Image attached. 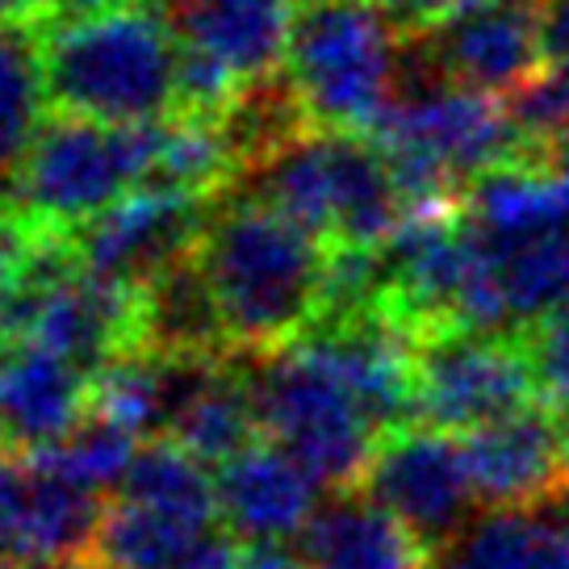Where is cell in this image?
Masks as SVG:
<instances>
[{"label":"cell","instance_id":"obj_1","mask_svg":"<svg viewBox=\"0 0 569 569\" xmlns=\"http://www.w3.org/2000/svg\"><path fill=\"white\" fill-rule=\"evenodd\" d=\"M193 256L231 348L277 352L327 315L336 248L243 189L213 201Z\"/></svg>","mask_w":569,"mask_h":569},{"label":"cell","instance_id":"obj_2","mask_svg":"<svg viewBox=\"0 0 569 569\" xmlns=\"http://www.w3.org/2000/svg\"><path fill=\"white\" fill-rule=\"evenodd\" d=\"M47 106L101 126H160L180 118V38L156 4L97 21L38 30Z\"/></svg>","mask_w":569,"mask_h":569},{"label":"cell","instance_id":"obj_3","mask_svg":"<svg viewBox=\"0 0 569 569\" xmlns=\"http://www.w3.org/2000/svg\"><path fill=\"white\" fill-rule=\"evenodd\" d=\"M234 189L277 206L331 248L381 251L407 222V201L369 134L302 130Z\"/></svg>","mask_w":569,"mask_h":569},{"label":"cell","instance_id":"obj_4","mask_svg":"<svg viewBox=\"0 0 569 569\" xmlns=\"http://www.w3.org/2000/svg\"><path fill=\"white\" fill-rule=\"evenodd\" d=\"M398 54L377 0H298L281 76L310 130L373 134L393 109Z\"/></svg>","mask_w":569,"mask_h":569},{"label":"cell","instance_id":"obj_5","mask_svg":"<svg viewBox=\"0 0 569 569\" xmlns=\"http://www.w3.org/2000/svg\"><path fill=\"white\" fill-rule=\"evenodd\" d=\"M160 126H101L51 113L21 160L9 210L38 239H71L142 189L160 160Z\"/></svg>","mask_w":569,"mask_h":569},{"label":"cell","instance_id":"obj_6","mask_svg":"<svg viewBox=\"0 0 569 569\" xmlns=\"http://www.w3.org/2000/svg\"><path fill=\"white\" fill-rule=\"evenodd\" d=\"M248 386L260 431L298 457L319 486H365L381 427L310 339L298 336L277 352H260Z\"/></svg>","mask_w":569,"mask_h":569},{"label":"cell","instance_id":"obj_7","mask_svg":"<svg viewBox=\"0 0 569 569\" xmlns=\"http://www.w3.org/2000/svg\"><path fill=\"white\" fill-rule=\"evenodd\" d=\"M298 0H168L180 38V118H222L243 92L284 71Z\"/></svg>","mask_w":569,"mask_h":569},{"label":"cell","instance_id":"obj_8","mask_svg":"<svg viewBox=\"0 0 569 569\" xmlns=\"http://www.w3.org/2000/svg\"><path fill=\"white\" fill-rule=\"evenodd\" d=\"M536 377L528 331L440 327L419 336L415 352V419L469 436L502 415L532 407Z\"/></svg>","mask_w":569,"mask_h":569},{"label":"cell","instance_id":"obj_9","mask_svg":"<svg viewBox=\"0 0 569 569\" xmlns=\"http://www.w3.org/2000/svg\"><path fill=\"white\" fill-rule=\"evenodd\" d=\"M365 495H373L427 545L457 540L478 498L465 457V436L427 423L393 427L377 445V457L365 473Z\"/></svg>","mask_w":569,"mask_h":569},{"label":"cell","instance_id":"obj_10","mask_svg":"<svg viewBox=\"0 0 569 569\" xmlns=\"http://www.w3.org/2000/svg\"><path fill=\"white\" fill-rule=\"evenodd\" d=\"M407 42L423 76L502 101L545 71L540 4H469Z\"/></svg>","mask_w":569,"mask_h":569},{"label":"cell","instance_id":"obj_11","mask_svg":"<svg viewBox=\"0 0 569 569\" xmlns=\"http://www.w3.org/2000/svg\"><path fill=\"white\" fill-rule=\"evenodd\" d=\"M210 210L213 201H201L193 193H180L168 184H142L113 210L92 218L84 231L71 234L68 243L89 272L142 289L156 272L197 248V234Z\"/></svg>","mask_w":569,"mask_h":569},{"label":"cell","instance_id":"obj_12","mask_svg":"<svg viewBox=\"0 0 569 569\" xmlns=\"http://www.w3.org/2000/svg\"><path fill=\"white\" fill-rule=\"evenodd\" d=\"M473 490L486 507H536L569 490V436L549 407H523L465 436Z\"/></svg>","mask_w":569,"mask_h":569},{"label":"cell","instance_id":"obj_13","mask_svg":"<svg viewBox=\"0 0 569 569\" xmlns=\"http://www.w3.org/2000/svg\"><path fill=\"white\" fill-rule=\"evenodd\" d=\"M168 415L163 431L184 452L206 465H227L256 436V402L248 373H234L222 356H180L168 360Z\"/></svg>","mask_w":569,"mask_h":569},{"label":"cell","instance_id":"obj_14","mask_svg":"<svg viewBox=\"0 0 569 569\" xmlns=\"http://www.w3.org/2000/svg\"><path fill=\"white\" fill-rule=\"evenodd\" d=\"M218 507L234 536L289 540L302 536L319 511V481L298 457L264 436L218 465Z\"/></svg>","mask_w":569,"mask_h":569},{"label":"cell","instance_id":"obj_15","mask_svg":"<svg viewBox=\"0 0 569 569\" xmlns=\"http://www.w3.org/2000/svg\"><path fill=\"white\" fill-rule=\"evenodd\" d=\"M92 373L38 343H13L0 373V440L34 452L89 419Z\"/></svg>","mask_w":569,"mask_h":569},{"label":"cell","instance_id":"obj_16","mask_svg":"<svg viewBox=\"0 0 569 569\" xmlns=\"http://www.w3.org/2000/svg\"><path fill=\"white\" fill-rule=\"evenodd\" d=\"M298 549L310 569H436L423 536L373 495L352 490L315 511L298 536Z\"/></svg>","mask_w":569,"mask_h":569},{"label":"cell","instance_id":"obj_17","mask_svg":"<svg viewBox=\"0 0 569 569\" xmlns=\"http://www.w3.org/2000/svg\"><path fill=\"white\" fill-rule=\"evenodd\" d=\"M231 336L222 327L210 281L197 256H180L139 289V352L151 356H222Z\"/></svg>","mask_w":569,"mask_h":569},{"label":"cell","instance_id":"obj_18","mask_svg":"<svg viewBox=\"0 0 569 569\" xmlns=\"http://www.w3.org/2000/svg\"><path fill=\"white\" fill-rule=\"evenodd\" d=\"M436 569H569V490L469 523Z\"/></svg>","mask_w":569,"mask_h":569},{"label":"cell","instance_id":"obj_19","mask_svg":"<svg viewBox=\"0 0 569 569\" xmlns=\"http://www.w3.org/2000/svg\"><path fill=\"white\" fill-rule=\"evenodd\" d=\"M118 495L134 498L142 507H156L172 519H184L201 532H213V523L222 519L218 478L206 469V461H197L193 452H184L168 436L139 448V457L130 465L126 481L118 486Z\"/></svg>","mask_w":569,"mask_h":569},{"label":"cell","instance_id":"obj_20","mask_svg":"<svg viewBox=\"0 0 569 569\" xmlns=\"http://www.w3.org/2000/svg\"><path fill=\"white\" fill-rule=\"evenodd\" d=\"M47 106L42 42L30 26H0V206L34 142Z\"/></svg>","mask_w":569,"mask_h":569},{"label":"cell","instance_id":"obj_21","mask_svg":"<svg viewBox=\"0 0 569 569\" xmlns=\"http://www.w3.org/2000/svg\"><path fill=\"white\" fill-rule=\"evenodd\" d=\"M30 473V507H26V528H21V566L34 561H59V557H89L97 528H101V495L80 490L71 481Z\"/></svg>","mask_w":569,"mask_h":569},{"label":"cell","instance_id":"obj_22","mask_svg":"<svg viewBox=\"0 0 569 569\" xmlns=\"http://www.w3.org/2000/svg\"><path fill=\"white\" fill-rule=\"evenodd\" d=\"M201 528L142 507L134 498H113L101 516L89 557L97 569H177L180 557L201 540Z\"/></svg>","mask_w":569,"mask_h":569},{"label":"cell","instance_id":"obj_23","mask_svg":"<svg viewBox=\"0 0 569 569\" xmlns=\"http://www.w3.org/2000/svg\"><path fill=\"white\" fill-rule=\"evenodd\" d=\"M478 248L486 256L490 272H495L498 289H502L511 327L516 322H536L569 293V227L523 239V243H507V248H495V243L478 239Z\"/></svg>","mask_w":569,"mask_h":569},{"label":"cell","instance_id":"obj_24","mask_svg":"<svg viewBox=\"0 0 569 569\" xmlns=\"http://www.w3.org/2000/svg\"><path fill=\"white\" fill-rule=\"evenodd\" d=\"M139 436H130L122 427H109L101 419H84L71 436L54 440V445H42L34 452H21L18 461L34 473H47V478L71 481L80 490H92V495H106L113 486H122L130 465L139 457Z\"/></svg>","mask_w":569,"mask_h":569},{"label":"cell","instance_id":"obj_25","mask_svg":"<svg viewBox=\"0 0 569 569\" xmlns=\"http://www.w3.org/2000/svg\"><path fill=\"white\" fill-rule=\"evenodd\" d=\"M89 415L109 427H122L130 436L163 431V415H168L163 356L126 352L101 365L89 386Z\"/></svg>","mask_w":569,"mask_h":569},{"label":"cell","instance_id":"obj_26","mask_svg":"<svg viewBox=\"0 0 569 569\" xmlns=\"http://www.w3.org/2000/svg\"><path fill=\"white\" fill-rule=\"evenodd\" d=\"M507 109L516 126L523 130V139L532 142L540 156H549L552 147L569 134V76L557 68H545L540 76H532L519 92L507 97Z\"/></svg>","mask_w":569,"mask_h":569},{"label":"cell","instance_id":"obj_27","mask_svg":"<svg viewBox=\"0 0 569 569\" xmlns=\"http://www.w3.org/2000/svg\"><path fill=\"white\" fill-rule=\"evenodd\" d=\"M34 248L38 234L9 206H0V322H4V310H9L21 277H26V264H30Z\"/></svg>","mask_w":569,"mask_h":569},{"label":"cell","instance_id":"obj_28","mask_svg":"<svg viewBox=\"0 0 569 569\" xmlns=\"http://www.w3.org/2000/svg\"><path fill=\"white\" fill-rule=\"evenodd\" d=\"M26 507H30V473H26V465H13L0 457V561H18Z\"/></svg>","mask_w":569,"mask_h":569},{"label":"cell","instance_id":"obj_29","mask_svg":"<svg viewBox=\"0 0 569 569\" xmlns=\"http://www.w3.org/2000/svg\"><path fill=\"white\" fill-rule=\"evenodd\" d=\"M377 4H381V13L393 21V30L402 38L427 34V30H436L452 13L469 9V0H377Z\"/></svg>","mask_w":569,"mask_h":569},{"label":"cell","instance_id":"obj_30","mask_svg":"<svg viewBox=\"0 0 569 569\" xmlns=\"http://www.w3.org/2000/svg\"><path fill=\"white\" fill-rule=\"evenodd\" d=\"M134 4H151V0H38V30L97 21L109 13H122V9H134Z\"/></svg>","mask_w":569,"mask_h":569},{"label":"cell","instance_id":"obj_31","mask_svg":"<svg viewBox=\"0 0 569 569\" xmlns=\"http://www.w3.org/2000/svg\"><path fill=\"white\" fill-rule=\"evenodd\" d=\"M239 545L227 532H206L193 549L180 557L177 569H239Z\"/></svg>","mask_w":569,"mask_h":569},{"label":"cell","instance_id":"obj_32","mask_svg":"<svg viewBox=\"0 0 569 569\" xmlns=\"http://www.w3.org/2000/svg\"><path fill=\"white\" fill-rule=\"evenodd\" d=\"M239 569H310L302 549L284 540H248L239 552Z\"/></svg>","mask_w":569,"mask_h":569},{"label":"cell","instance_id":"obj_33","mask_svg":"<svg viewBox=\"0 0 569 569\" xmlns=\"http://www.w3.org/2000/svg\"><path fill=\"white\" fill-rule=\"evenodd\" d=\"M0 26H30V30H38V0H0Z\"/></svg>","mask_w":569,"mask_h":569},{"label":"cell","instance_id":"obj_34","mask_svg":"<svg viewBox=\"0 0 569 569\" xmlns=\"http://www.w3.org/2000/svg\"><path fill=\"white\" fill-rule=\"evenodd\" d=\"M26 569H97V561H89V557H59V561H34Z\"/></svg>","mask_w":569,"mask_h":569},{"label":"cell","instance_id":"obj_35","mask_svg":"<svg viewBox=\"0 0 569 569\" xmlns=\"http://www.w3.org/2000/svg\"><path fill=\"white\" fill-rule=\"evenodd\" d=\"M552 168H557V172H566L569 177V134L561 142H557V147H552Z\"/></svg>","mask_w":569,"mask_h":569},{"label":"cell","instance_id":"obj_36","mask_svg":"<svg viewBox=\"0 0 569 569\" xmlns=\"http://www.w3.org/2000/svg\"><path fill=\"white\" fill-rule=\"evenodd\" d=\"M9 348H13V339L4 336V327H0V373H4V360H9Z\"/></svg>","mask_w":569,"mask_h":569},{"label":"cell","instance_id":"obj_37","mask_svg":"<svg viewBox=\"0 0 569 569\" xmlns=\"http://www.w3.org/2000/svg\"><path fill=\"white\" fill-rule=\"evenodd\" d=\"M0 569H4V561H0Z\"/></svg>","mask_w":569,"mask_h":569}]
</instances>
